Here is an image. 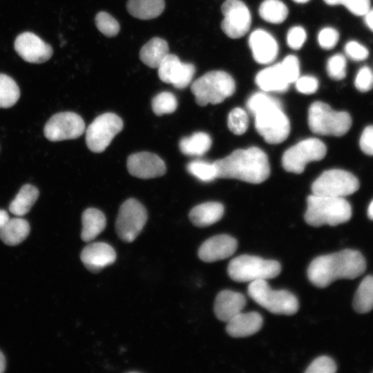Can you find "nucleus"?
<instances>
[{"instance_id":"nucleus-31","label":"nucleus","mask_w":373,"mask_h":373,"mask_svg":"<svg viewBox=\"0 0 373 373\" xmlns=\"http://www.w3.org/2000/svg\"><path fill=\"white\" fill-rule=\"evenodd\" d=\"M354 309L365 314L373 309V276H367L358 285L353 300Z\"/></svg>"},{"instance_id":"nucleus-20","label":"nucleus","mask_w":373,"mask_h":373,"mask_svg":"<svg viewBox=\"0 0 373 373\" xmlns=\"http://www.w3.org/2000/svg\"><path fill=\"white\" fill-rule=\"evenodd\" d=\"M249 46L256 62L268 64L273 62L278 55V46L275 38L268 32L257 29L249 38Z\"/></svg>"},{"instance_id":"nucleus-48","label":"nucleus","mask_w":373,"mask_h":373,"mask_svg":"<svg viewBox=\"0 0 373 373\" xmlns=\"http://www.w3.org/2000/svg\"><path fill=\"white\" fill-rule=\"evenodd\" d=\"M364 16L367 26L373 32V9L370 8Z\"/></svg>"},{"instance_id":"nucleus-33","label":"nucleus","mask_w":373,"mask_h":373,"mask_svg":"<svg viewBox=\"0 0 373 373\" xmlns=\"http://www.w3.org/2000/svg\"><path fill=\"white\" fill-rule=\"evenodd\" d=\"M20 97V90L10 76L0 73V108H7L14 106Z\"/></svg>"},{"instance_id":"nucleus-19","label":"nucleus","mask_w":373,"mask_h":373,"mask_svg":"<svg viewBox=\"0 0 373 373\" xmlns=\"http://www.w3.org/2000/svg\"><path fill=\"white\" fill-rule=\"evenodd\" d=\"M80 258L88 270L97 273L115 262L116 254L110 245L97 242L86 245L82 251Z\"/></svg>"},{"instance_id":"nucleus-45","label":"nucleus","mask_w":373,"mask_h":373,"mask_svg":"<svg viewBox=\"0 0 373 373\" xmlns=\"http://www.w3.org/2000/svg\"><path fill=\"white\" fill-rule=\"evenodd\" d=\"M344 50L348 57L356 61H363L369 55L368 50L356 41L347 42L345 46Z\"/></svg>"},{"instance_id":"nucleus-1","label":"nucleus","mask_w":373,"mask_h":373,"mask_svg":"<svg viewBox=\"0 0 373 373\" xmlns=\"http://www.w3.org/2000/svg\"><path fill=\"white\" fill-rule=\"evenodd\" d=\"M365 269V260L361 253L347 249L316 257L309 264L307 273L314 286L325 288L337 279L356 278Z\"/></svg>"},{"instance_id":"nucleus-2","label":"nucleus","mask_w":373,"mask_h":373,"mask_svg":"<svg viewBox=\"0 0 373 373\" xmlns=\"http://www.w3.org/2000/svg\"><path fill=\"white\" fill-rule=\"evenodd\" d=\"M217 178H233L252 184L265 181L270 175L266 153L258 147L238 149L214 162Z\"/></svg>"},{"instance_id":"nucleus-4","label":"nucleus","mask_w":373,"mask_h":373,"mask_svg":"<svg viewBox=\"0 0 373 373\" xmlns=\"http://www.w3.org/2000/svg\"><path fill=\"white\" fill-rule=\"evenodd\" d=\"M191 90L198 105L217 104L234 93L236 83L227 72L212 70L195 80Z\"/></svg>"},{"instance_id":"nucleus-6","label":"nucleus","mask_w":373,"mask_h":373,"mask_svg":"<svg viewBox=\"0 0 373 373\" xmlns=\"http://www.w3.org/2000/svg\"><path fill=\"white\" fill-rule=\"evenodd\" d=\"M352 122L348 113L334 111L323 102H315L309 108L308 124L314 133L342 136L349 131Z\"/></svg>"},{"instance_id":"nucleus-11","label":"nucleus","mask_w":373,"mask_h":373,"mask_svg":"<svg viewBox=\"0 0 373 373\" xmlns=\"http://www.w3.org/2000/svg\"><path fill=\"white\" fill-rule=\"evenodd\" d=\"M123 128V121L116 114L106 113L97 116L86 131V143L94 153L103 152Z\"/></svg>"},{"instance_id":"nucleus-29","label":"nucleus","mask_w":373,"mask_h":373,"mask_svg":"<svg viewBox=\"0 0 373 373\" xmlns=\"http://www.w3.org/2000/svg\"><path fill=\"white\" fill-rule=\"evenodd\" d=\"M39 195V192L37 187L29 184H24L10 202V211L17 216L26 215L35 203Z\"/></svg>"},{"instance_id":"nucleus-9","label":"nucleus","mask_w":373,"mask_h":373,"mask_svg":"<svg viewBox=\"0 0 373 373\" xmlns=\"http://www.w3.org/2000/svg\"><path fill=\"white\" fill-rule=\"evenodd\" d=\"M359 182L352 173L341 169H330L323 172L312 184L313 194L341 197L355 193Z\"/></svg>"},{"instance_id":"nucleus-46","label":"nucleus","mask_w":373,"mask_h":373,"mask_svg":"<svg viewBox=\"0 0 373 373\" xmlns=\"http://www.w3.org/2000/svg\"><path fill=\"white\" fill-rule=\"evenodd\" d=\"M295 83L297 90L306 95L315 93L318 87V79L310 75L299 77Z\"/></svg>"},{"instance_id":"nucleus-43","label":"nucleus","mask_w":373,"mask_h":373,"mask_svg":"<svg viewBox=\"0 0 373 373\" xmlns=\"http://www.w3.org/2000/svg\"><path fill=\"white\" fill-rule=\"evenodd\" d=\"M339 35L338 31L332 27H325L320 30L318 35V42L324 49L333 48L338 43Z\"/></svg>"},{"instance_id":"nucleus-10","label":"nucleus","mask_w":373,"mask_h":373,"mask_svg":"<svg viewBox=\"0 0 373 373\" xmlns=\"http://www.w3.org/2000/svg\"><path fill=\"white\" fill-rule=\"evenodd\" d=\"M326 153V146L321 140L308 138L288 149L283 155L282 164L285 171L299 174L307 163L322 160Z\"/></svg>"},{"instance_id":"nucleus-14","label":"nucleus","mask_w":373,"mask_h":373,"mask_svg":"<svg viewBox=\"0 0 373 373\" xmlns=\"http://www.w3.org/2000/svg\"><path fill=\"white\" fill-rule=\"evenodd\" d=\"M221 28L226 35L238 39L247 33L251 23L250 11L241 0H226L222 5Z\"/></svg>"},{"instance_id":"nucleus-52","label":"nucleus","mask_w":373,"mask_h":373,"mask_svg":"<svg viewBox=\"0 0 373 373\" xmlns=\"http://www.w3.org/2000/svg\"><path fill=\"white\" fill-rule=\"evenodd\" d=\"M294 2L296 3H305L307 1H309V0H293Z\"/></svg>"},{"instance_id":"nucleus-16","label":"nucleus","mask_w":373,"mask_h":373,"mask_svg":"<svg viewBox=\"0 0 373 373\" xmlns=\"http://www.w3.org/2000/svg\"><path fill=\"white\" fill-rule=\"evenodd\" d=\"M15 50L26 61L41 64L47 61L52 55V47L39 36L31 32L19 35L15 41Z\"/></svg>"},{"instance_id":"nucleus-21","label":"nucleus","mask_w":373,"mask_h":373,"mask_svg":"<svg viewBox=\"0 0 373 373\" xmlns=\"http://www.w3.org/2000/svg\"><path fill=\"white\" fill-rule=\"evenodd\" d=\"M246 303V298L241 293L231 290L221 291L215 299V315L220 321L227 323L242 312Z\"/></svg>"},{"instance_id":"nucleus-12","label":"nucleus","mask_w":373,"mask_h":373,"mask_svg":"<svg viewBox=\"0 0 373 373\" xmlns=\"http://www.w3.org/2000/svg\"><path fill=\"white\" fill-rule=\"evenodd\" d=\"M145 207L137 200H126L120 207L115 222L116 232L124 242H133L147 220Z\"/></svg>"},{"instance_id":"nucleus-39","label":"nucleus","mask_w":373,"mask_h":373,"mask_svg":"<svg viewBox=\"0 0 373 373\" xmlns=\"http://www.w3.org/2000/svg\"><path fill=\"white\" fill-rule=\"evenodd\" d=\"M331 6L343 5L350 12L358 16L364 15L370 8V0H324Z\"/></svg>"},{"instance_id":"nucleus-36","label":"nucleus","mask_w":373,"mask_h":373,"mask_svg":"<svg viewBox=\"0 0 373 373\" xmlns=\"http://www.w3.org/2000/svg\"><path fill=\"white\" fill-rule=\"evenodd\" d=\"M227 124L229 130L235 135L243 134L249 125L247 112L240 107L233 108L228 115Z\"/></svg>"},{"instance_id":"nucleus-32","label":"nucleus","mask_w":373,"mask_h":373,"mask_svg":"<svg viewBox=\"0 0 373 373\" xmlns=\"http://www.w3.org/2000/svg\"><path fill=\"white\" fill-rule=\"evenodd\" d=\"M260 17L271 23L278 24L283 22L287 15L286 5L280 0H265L259 7Z\"/></svg>"},{"instance_id":"nucleus-38","label":"nucleus","mask_w":373,"mask_h":373,"mask_svg":"<svg viewBox=\"0 0 373 373\" xmlns=\"http://www.w3.org/2000/svg\"><path fill=\"white\" fill-rule=\"evenodd\" d=\"M328 75L334 80H341L346 76L347 61L342 54H335L330 57L326 66Z\"/></svg>"},{"instance_id":"nucleus-3","label":"nucleus","mask_w":373,"mask_h":373,"mask_svg":"<svg viewBox=\"0 0 373 373\" xmlns=\"http://www.w3.org/2000/svg\"><path fill=\"white\" fill-rule=\"evenodd\" d=\"M350 204L343 198L312 194L307 199L305 222L313 227L336 226L350 220Z\"/></svg>"},{"instance_id":"nucleus-13","label":"nucleus","mask_w":373,"mask_h":373,"mask_svg":"<svg viewBox=\"0 0 373 373\" xmlns=\"http://www.w3.org/2000/svg\"><path fill=\"white\" fill-rule=\"evenodd\" d=\"M85 130L81 116L73 112H61L53 115L46 122L44 133L50 141L57 142L76 139Z\"/></svg>"},{"instance_id":"nucleus-23","label":"nucleus","mask_w":373,"mask_h":373,"mask_svg":"<svg viewBox=\"0 0 373 373\" xmlns=\"http://www.w3.org/2000/svg\"><path fill=\"white\" fill-rule=\"evenodd\" d=\"M255 82L261 90L267 92H285L290 84L283 72L280 62L259 71Z\"/></svg>"},{"instance_id":"nucleus-15","label":"nucleus","mask_w":373,"mask_h":373,"mask_svg":"<svg viewBox=\"0 0 373 373\" xmlns=\"http://www.w3.org/2000/svg\"><path fill=\"white\" fill-rule=\"evenodd\" d=\"M157 69L160 80L171 84L179 89L186 88L191 83L195 71L193 64L183 63L177 55L170 53L163 59Z\"/></svg>"},{"instance_id":"nucleus-5","label":"nucleus","mask_w":373,"mask_h":373,"mask_svg":"<svg viewBox=\"0 0 373 373\" xmlns=\"http://www.w3.org/2000/svg\"><path fill=\"white\" fill-rule=\"evenodd\" d=\"M280 271L281 265L278 261L247 254L233 258L227 267L229 276L239 283L271 279Z\"/></svg>"},{"instance_id":"nucleus-8","label":"nucleus","mask_w":373,"mask_h":373,"mask_svg":"<svg viewBox=\"0 0 373 373\" xmlns=\"http://www.w3.org/2000/svg\"><path fill=\"white\" fill-rule=\"evenodd\" d=\"M254 115L255 127L267 143L279 144L287 138L290 123L278 99L258 109Z\"/></svg>"},{"instance_id":"nucleus-7","label":"nucleus","mask_w":373,"mask_h":373,"mask_svg":"<svg viewBox=\"0 0 373 373\" xmlns=\"http://www.w3.org/2000/svg\"><path fill=\"white\" fill-rule=\"evenodd\" d=\"M247 289L249 296L271 313L292 315L299 309L298 300L294 294L285 289H272L266 280L251 282Z\"/></svg>"},{"instance_id":"nucleus-34","label":"nucleus","mask_w":373,"mask_h":373,"mask_svg":"<svg viewBox=\"0 0 373 373\" xmlns=\"http://www.w3.org/2000/svg\"><path fill=\"white\" fill-rule=\"evenodd\" d=\"M151 106L153 111L157 115L169 114L177 109L178 100L172 93L164 91L153 98Z\"/></svg>"},{"instance_id":"nucleus-35","label":"nucleus","mask_w":373,"mask_h":373,"mask_svg":"<svg viewBox=\"0 0 373 373\" xmlns=\"http://www.w3.org/2000/svg\"><path fill=\"white\" fill-rule=\"evenodd\" d=\"M187 171L203 182H210L217 178V169L214 162L194 160L186 166Z\"/></svg>"},{"instance_id":"nucleus-47","label":"nucleus","mask_w":373,"mask_h":373,"mask_svg":"<svg viewBox=\"0 0 373 373\" xmlns=\"http://www.w3.org/2000/svg\"><path fill=\"white\" fill-rule=\"evenodd\" d=\"M359 144L364 153L373 155V126L365 128L361 134Z\"/></svg>"},{"instance_id":"nucleus-30","label":"nucleus","mask_w":373,"mask_h":373,"mask_svg":"<svg viewBox=\"0 0 373 373\" xmlns=\"http://www.w3.org/2000/svg\"><path fill=\"white\" fill-rule=\"evenodd\" d=\"M211 146V137L204 132H196L190 137H182L179 142L180 151L186 155L201 156Z\"/></svg>"},{"instance_id":"nucleus-26","label":"nucleus","mask_w":373,"mask_h":373,"mask_svg":"<svg viewBox=\"0 0 373 373\" xmlns=\"http://www.w3.org/2000/svg\"><path fill=\"white\" fill-rule=\"evenodd\" d=\"M82 229L81 238L84 242H90L101 233L106 227V217L97 209L88 208L82 216Z\"/></svg>"},{"instance_id":"nucleus-44","label":"nucleus","mask_w":373,"mask_h":373,"mask_svg":"<svg viewBox=\"0 0 373 373\" xmlns=\"http://www.w3.org/2000/svg\"><path fill=\"white\" fill-rule=\"evenodd\" d=\"M307 38L305 30L299 26L291 28L287 35V45L292 49L298 50L305 44Z\"/></svg>"},{"instance_id":"nucleus-40","label":"nucleus","mask_w":373,"mask_h":373,"mask_svg":"<svg viewBox=\"0 0 373 373\" xmlns=\"http://www.w3.org/2000/svg\"><path fill=\"white\" fill-rule=\"evenodd\" d=\"M337 367L329 356H321L314 359L305 370L306 373H334Z\"/></svg>"},{"instance_id":"nucleus-25","label":"nucleus","mask_w":373,"mask_h":373,"mask_svg":"<svg viewBox=\"0 0 373 373\" xmlns=\"http://www.w3.org/2000/svg\"><path fill=\"white\" fill-rule=\"evenodd\" d=\"M169 53L168 43L160 37H153L140 51V59L147 66L157 68Z\"/></svg>"},{"instance_id":"nucleus-42","label":"nucleus","mask_w":373,"mask_h":373,"mask_svg":"<svg viewBox=\"0 0 373 373\" xmlns=\"http://www.w3.org/2000/svg\"><path fill=\"white\" fill-rule=\"evenodd\" d=\"M354 85L361 92H367L373 88V71L368 66H363L358 71Z\"/></svg>"},{"instance_id":"nucleus-49","label":"nucleus","mask_w":373,"mask_h":373,"mask_svg":"<svg viewBox=\"0 0 373 373\" xmlns=\"http://www.w3.org/2000/svg\"><path fill=\"white\" fill-rule=\"evenodd\" d=\"M9 216L8 213L3 209H0V229L9 220Z\"/></svg>"},{"instance_id":"nucleus-17","label":"nucleus","mask_w":373,"mask_h":373,"mask_svg":"<svg viewBox=\"0 0 373 373\" xmlns=\"http://www.w3.org/2000/svg\"><path fill=\"white\" fill-rule=\"evenodd\" d=\"M126 166L131 175L142 179L160 177L166 171L164 162L158 155L146 151L129 155Z\"/></svg>"},{"instance_id":"nucleus-22","label":"nucleus","mask_w":373,"mask_h":373,"mask_svg":"<svg viewBox=\"0 0 373 373\" xmlns=\"http://www.w3.org/2000/svg\"><path fill=\"white\" fill-rule=\"evenodd\" d=\"M226 331L234 338L247 337L258 332L262 327L263 319L256 312H240L227 323Z\"/></svg>"},{"instance_id":"nucleus-18","label":"nucleus","mask_w":373,"mask_h":373,"mask_svg":"<svg viewBox=\"0 0 373 373\" xmlns=\"http://www.w3.org/2000/svg\"><path fill=\"white\" fill-rule=\"evenodd\" d=\"M237 240L227 234L214 236L206 240L198 249V256L204 262H213L232 256L237 249Z\"/></svg>"},{"instance_id":"nucleus-50","label":"nucleus","mask_w":373,"mask_h":373,"mask_svg":"<svg viewBox=\"0 0 373 373\" xmlns=\"http://www.w3.org/2000/svg\"><path fill=\"white\" fill-rule=\"evenodd\" d=\"M6 368V360L3 353L0 351V373L3 372Z\"/></svg>"},{"instance_id":"nucleus-28","label":"nucleus","mask_w":373,"mask_h":373,"mask_svg":"<svg viewBox=\"0 0 373 373\" xmlns=\"http://www.w3.org/2000/svg\"><path fill=\"white\" fill-rule=\"evenodd\" d=\"M128 12L140 19H151L160 16L164 10V0H128Z\"/></svg>"},{"instance_id":"nucleus-27","label":"nucleus","mask_w":373,"mask_h":373,"mask_svg":"<svg viewBox=\"0 0 373 373\" xmlns=\"http://www.w3.org/2000/svg\"><path fill=\"white\" fill-rule=\"evenodd\" d=\"M30 230V224L25 219L9 218L0 229V238L8 245H17L28 237Z\"/></svg>"},{"instance_id":"nucleus-24","label":"nucleus","mask_w":373,"mask_h":373,"mask_svg":"<svg viewBox=\"0 0 373 373\" xmlns=\"http://www.w3.org/2000/svg\"><path fill=\"white\" fill-rule=\"evenodd\" d=\"M223 205L217 202H208L194 207L189 212L191 222L197 227H204L219 221L224 214Z\"/></svg>"},{"instance_id":"nucleus-41","label":"nucleus","mask_w":373,"mask_h":373,"mask_svg":"<svg viewBox=\"0 0 373 373\" xmlns=\"http://www.w3.org/2000/svg\"><path fill=\"white\" fill-rule=\"evenodd\" d=\"M280 64L288 82L290 84L295 82L300 75V64L297 57L293 55H287Z\"/></svg>"},{"instance_id":"nucleus-37","label":"nucleus","mask_w":373,"mask_h":373,"mask_svg":"<svg viewBox=\"0 0 373 373\" xmlns=\"http://www.w3.org/2000/svg\"><path fill=\"white\" fill-rule=\"evenodd\" d=\"M95 21L97 29L107 37L117 35L120 30L118 21L108 12H98Z\"/></svg>"},{"instance_id":"nucleus-51","label":"nucleus","mask_w":373,"mask_h":373,"mask_svg":"<svg viewBox=\"0 0 373 373\" xmlns=\"http://www.w3.org/2000/svg\"><path fill=\"white\" fill-rule=\"evenodd\" d=\"M367 216L370 219L373 220V200L370 202L367 208Z\"/></svg>"}]
</instances>
